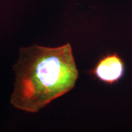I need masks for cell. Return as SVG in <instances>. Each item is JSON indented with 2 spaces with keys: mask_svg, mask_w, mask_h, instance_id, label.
<instances>
[{
  "mask_svg": "<svg viewBox=\"0 0 132 132\" xmlns=\"http://www.w3.org/2000/svg\"><path fill=\"white\" fill-rule=\"evenodd\" d=\"M124 69L123 61L115 53L100 59L92 73L101 81L111 85L123 77Z\"/></svg>",
  "mask_w": 132,
  "mask_h": 132,
  "instance_id": "7a4b0ae2",
  "label": "cell"
},
{
  "mask_svg": "<svg viewBox=\"0 0 132 132\" xmlns=\"http://www.w3.org/2000/svg\"><path fill=\"white\" fill-rule=\"evenodd\" d=\"M11 104L35 113L75 87L78 70L70 43L58 47L32 45L19 49Z\"/></svg>",
  "mask_w": 132,
  "mask_h": 132,
  "instance_id": "6da1fadb",
  "label": "cell"
}]
</instances>
